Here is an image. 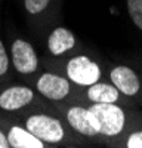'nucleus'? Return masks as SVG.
I'll list each match as a JSON object with an SVG mask.
<instances>
[{
	"label": "nucleus",
	"mask_w": 142,
	"mask_h": 148,
	"mask_svg": "<svg viewBox=\"0 0 142 148\" xmlns=\"http://www.w3.org/2000/svg\"><path fill=\"white\" fill-rule=\"evenodd\" d=\"M9 65H10V59H9V55H8V51L6 47L0 39V77L5 76L9 70Z\"/></svg>",
	"instance_id": "14"
},
{
	"label": "nucleus",
	"mask_w": 142,
	"mask_h": 148,
	"mask_svg": "<svg viewBox=\"0 0 142 148\" xmlns=\"http://www.w3.org/2000/svg\"><path fill=\"white\" fill-rule=\"evenodd\" d=\"M67 121L76 132L83 136H95L98 135V130L92 125L89 116V110L85 107H70L67 111Z\"/></svg>",
	"instance_id": "9"
},
{
	"label": "nucleus",
	"mask_w": 142,
	"mask_h": 148,
	"mask_svg": "<svg viewBox=\"0 0 142 148\" xmlns=\"http://www.w3.org/2000/svg\"><path fill=\"white\" fill-rule=\"evenodd\" d=\"M126 8L130 19L142 31V0H126Z\"/></svg>",
	"instance_id": "12"
},
{
	"label": "nucleus",
	"mask_w": 142,
	"mask_h": 148,
	"mask_svg": "<svg viewBox=\"0 0 142 148\" xmlns=\"http://www.w3.org/2000/svg\"><path fill=\"white\" fill-rule=\"evenodd\" d=\"M126 147L127 148H142V130L130 133L126 141Z\"/></svg>",
	"instance_id": "15"
},
{
	"label": "nucleus",
	"mask_w": 142,
	"mask_h": 148,
	"mask_svg": "<svg viewBox=\"0 0 142 148\" xmlns=\"http://www.w3.org/2000/svg\"><path fill=\"white\" fill-rule=\"evenodd\" d=\"M76 46V36L65 27H56L47 37V49L53 56L64 55Z\"/></svg>",
	"instance_id": "8"
},
{
	"label": "nucleus",
	"mask_w": 142,
	"mask_h": 148,
	"mask_svg": "<svg viewBox=\"0 0 142 148\" xmlns=\"http://www.w3.org/2000/svg\"><path fill=\"white\" fill-rule=\"evenodd\" d=\"M25 127L44 144H58L65 136L62 123L47 114H33L25 120Z\"/></svg>",
	"instance_id": "2"
},
{
	"label": "nucleus",
	"mask_w": 142,
	"mask_h": 148,
	"mask_svg": "<svg viewBox=\"0 0 142 148\" xmlns=\"http://www.w3.org/2000/svg\"><path fill=\"white\" fill-rule=\"evenodd\" d=\"M87 110L92 125L98 130V135L115 136L123 132L126 126V114L123 108L115 102H93Z\"/></svg>",
	"instance_id": "1"
},
{
	"label": "nucleus",
	"mask_w": 142,
	"mask_h": 148,
	"mask_svg": "<svg viewBox=\"0 0 142 148\" xmlns=\"http://www.w3.org/2000/svg\"><path fill=\"white\" fill-rule=\"evenodd\" d=\"M36 89L40 95L51 101H61L70 93L71 84L68 77L58 76L53 73H43L42 76L37 79L36 83Z\"/></svg>",
	"instance_id": "5"
},
{
	"label": "nucleus",
	"mask_w": 142,
	"mask_h": 148,
	"mask_svg": "<svg viewBox=\"0 0 142 148\" xmlns=\"http://www.w3.org/2000/svg\"><path fill=\"white\" fill-rule=\"evenodd\" d=\"M34 99V90L28 86L15 84L0 92V108L5 111H18L31 104Z\"/></svg>",
	"instance_id": "6"
},
{
	"label": "nucleus",
	"mask_w": 142,
	"mask_h": 148,
	"mask_svg": "<svg viewBox=\"0 0 142 148\" xmlns=\"http://www.w3.org/2000/svg\"><path fill=\"white\" fill-rule=\"evenodd\" d=\"M8 141L10 148H44V142L27 129L21 126H12L8 130Z\"/></svg>",
	"instance_id": "10"
},
{
	"label": "nucleus",
	"mask_w": 142,
	"mask_h": 148,
	"mask_svg": "<svg viewBox=\"0 0 142 148\" xmlns=\"http://www.w3.org/2000/svg\"><path fill=\"white\" fill-rule=\"evenodd\" d=\"M12 65L19 74H31L39 67V58L31 43L24 39H15L12 42Z\"/></svg>",
	"instance_id": "4"
},
{
	"label": "nucleus",
	"mask_w": 142,
	"mask_h": 148,
	"mask_svg": "<svg viewBox=\"0 0 142 148\" xmlns=\"http://www.w3.org/2000/svg\"><path fill=\"white\" fill-rule=\"evenodd\" d=\"M111 83L118 89V92L126 96H135L141 89V82L138 74L126 65H117L110 73Z\"/></svg>",
	"instance_id": "7"
},
{
	"label": "nucleus",
	"mask_w": 142,
	"mask_h": 148,
	"mask_svg": "<svg viewBox=\"0 0 142 148\" xmlns=\"http://www.w3.org/2000/svg\"><path fill=\"white\" fill-rule=\"evenodd\" d=\"M118 89L113 83H102L96 82L90 86H87V99L93 102H117L118 101Z\"/></svg>",
	"instance_id": "11"
},
{
	"label": "nucleus",
	"mask_w": 142,
	"mask_h": 148,
	"mask_svg": "<svg viewBox=\"0 0 142 148\" xmlns=\"http://www.w3.org/2000/svg\"><path fill=\"white\" fill-rule=\"evenodd\" d=\"M65 71L68 80L79 86H90L101 79L99 65L86 55L73 56L67 62Z\"/></svg>",
	"instance_id": "3"
},
{
	"label": "nucleus",
	"mask_w": 142,
	"mask_h": 148,
	"mask_svg": "<svg viewBox=\"0 0 142 148\" xmlns=\"http://www.w3.org/2000/svg\"><path fill=\"white\" fill-rule=\"evenodd\" d=\"M51 0H24V8L31 15H39L49 6Z\"/></svg>",
	"instance_id": "13"
},
{
	"label": "nucleus",
	"mask_w": 142,
	"mask_h": 148,
	"mask_svg": "<svg viewBox=\"0 0 142 148\" xmlns=\"http://www.w3.org/2000/svg\"><path fill=\"white\" fill-rule=\"evenodd\" d=\"M0 148H10L9 141H8V135L3 130H0Z\"/></svg>",
	"instance_id": "16"
}]
</instances>
